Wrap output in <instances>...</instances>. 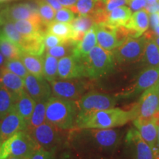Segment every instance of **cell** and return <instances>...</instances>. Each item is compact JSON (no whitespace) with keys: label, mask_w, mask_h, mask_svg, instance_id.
I'll return each instance as SVG.
<instances>
[{"label":"cell","mask_w":159,"mask_h":159,"mask_svg":"<svg viewBox=\"0 0 159 159\" xmlns=\"http://www.w3.org/2000/svg\"><path fill=\"white\" fill-rule=\"evenodd\" d=\"M136 118L134 105L129 110L112 108L89 113H78L75 126L80 129H108L127 124Z\"/></svg>","instance_id":"obj_1"},{"label":"cell","mask_w":159,"mask_h":159,"mask_svg":"<svg viewBox=\"0 0 159 159\" xmlns=\"http://www.w3.org/2000/svg\"><path fill=\"white\" fill-rule=\"evenodd\" d=\"M78 110L75 101L50 97L46 106V121L62 130L73 128Z\"/></svg>","instance_id":"obj_2"},{"label":"cell","mask_w":159,"mask_h":159,"mask_svg":"<svg viewBox=\"0 0 159 159\" xmlns=\"http://www.w3.org/2000/svg\"><path fill=\"white\" fill-rule=\"evenodd\" d=\"M84 68L85 77L99 79L111 74L114 68L113 53L96 45L86 56L80 58Z\"/></svg>","instance_id":"obj_3"},{"label":"cell","mask_w":159,"mask_h":159,"mask_svg":"<svg viewBox=\"0 0 159 159\" xmlns=\"http://www.w3.org/2000/svg\"><path fill=\"white\" fill-rule=\"evenodd\" d=\"M39 148L28 131H19L2 143L0 159H5L9 156L28 159Z\"/></svg>","instance_id":"obj_4"},{"label":"cell","mask_w":159,"mask_h":159,"mask_svg":"<svg viewBox=\"0 0 159 159\" xmlns=\"http://www.w3.org/2000/svg\"><path fill=\"white\" fill-rule=\"evenodd\" d=\"M148 39L144 36L128 38L124 43L113 50L114 60L119 63L139 61L143 57Z\"/></svg>","instance_id":"obj_5"},{"label":"cell","mask_w":159,"mask_h":159,"mask_svg":"<svg viewBox=\"0 0 159 159\" xmlns=\"http://www.w3.org/2000/svg\"><path fill=\"white\" fill-rule=\"evenodd\" d=\"M38 10L39 5L36 0L8 6L0 11V25H2L7 21L13 22L18 20L41 19Z\"/></svg>","instance_id":"obj_6"},{"label":"cell","mask_w":159,"mask_h":159,"mask_svg":"<svg viewBox=\"0 0 159 159\" xmlns=\"http://www.w3.org/2000/svg\"><path fill=\"white\" fill-rule=\"evenodd\" d=\"M78 113H89L114 108L116 97L109 94L90 91L80 97L77 102Z\"/></svg>","instance_id":"obj_7"},{"label":"cell","mask_w":159,"mask_h":159,"mask_svg":"<svg viewBox=\"0 0 159 159\" xmlns=\"http://www.w3.org/2000/svg\"><path fill=\"white\" fill-rule=\"evenodd\" d=\"M136 118L141 120L159 119V94L154 87L143 92L139 102L134 105Z\"/></svg>","instance_id":"obj_8"},{"label":"cell","mask_w":159,"mask_h":159,"mask_svg":"<svg viewBox=\"0 0 159 159\" xmlns=\"http://www.w3.org/2000/svg\"><path fill=\"white\" fill-rule=\"evenodd\" d=\"M53 96L77 102L86 90L84 82L77 79L54 80L50 83Z\"/></svg>","instance_id":"obj_9"},{"label":"cell","mask_w":159,"mask_h":159,"mask_svg":"<svg viewBox=\"0 0 159 159\" xmlns=\"http://www.w3.org/2000/svg\"><path fill=\"white\" fill-rule=\"evenodd\" d=\"M58 129L60 128L55 125L46 121L42 125L28 132L40 148L52 151L59 142Z\"/></svg>","instance_id":"obj_10"},{"label":"cell","mask_w":159,"mask_h":159,"mask_svg":"<svg viewBox=\"0 0 159 159\" xmlns=\"http://www.w3.org/2000/svg\"><path fill=\"white\" fill-rule=\"evenodd\" d=\"M24 80L25 91L34 99L35 102L47 101L50 98L51 86L44 77H37L29 73Z\"/></svg>","instance_id":"obj_11"},{"label":"cell","mask_w":159,"mask_h":159,"mask_svg":"<svg viewBox=\"0 0 159 159\" xmlns=\"http://www.w3.org/2000/svg\"><path fill=\"white\" fill-rule=\"evenodd\" d=\"M27 124L13 108L0 120V142L2 143L10 137L19 132L27 130Z\"/></svg>","instance_id":"obj_12"},{"label":"cell","mask_w":159,"mask_h":159,"mask_svg":"<svg viewBox=\"0 0 159 159\" xmlns=\"http://www.w3.org/2000/svg\"><path fill=\"white\" fill-rule=\"evenodd\" d=\"M57 77L61 80L85 77L84 68L81 59L77 58L72 55L60 58L57 65Z\"/></svg>","instance_id":"obj_13"},{"label":"cell","mask_w":159,"mask_h":159,"mask_svg":"<svg viewBox=\"0 0 159 159\" xmlns=\"http://www.w3.org/2000/svg\"><path fill=\"white\" fill-rule=\"evenodd\" d=\"M159 80V69L147 67L139 75L136 83L121 97H130L144 92L148 89L153 87Z\"/></svg>","instance_id":"obj_14"},{"label":"cell","mask_w":159,"mask_h":159,"mask_svg":"<svg viewBox=\"0 0 159 159\" xmlns=\"http://www.w3.org/2000/svg\"><path fill=\"white\" fill-rule=\"evenodd\" d=\"M116 27V26L109 25L106 22L95 24L97 44L105 50L112 52L119 47V43L115 35Z\"/></svg>","instance_id":"obj_15"},{"label":"cell","mask_w":159,"mask_h":159,"mask_svg":"<svg viewBox=\"0 0 159 159\" xmlns=\"http://www.w3.org/2000/svg\"><path fill=\"white\" fill-rule=\"evenodd\" d=\"M134 125L142 138L153 149L157 146L158 139V125L156 119L150 120H141L136 119L134 120Z\"/></svg>","instance_id":"obj_16"},{"label":"cell","mask_w":159,"mask_h":159,"mask_svg":"<svg viewBox=\"0 0 159 159\" xmlns=\"http://www.w3.org/2000/svg\"><path fill=\"white\" fill-rule=\"evenodd\" d=\"M16 28L24 37H32L44 35L47 33V25L41 19H23L13 21Z\"/></svg>","instance_id":"obj_17"},{"label":"cell","mask_w":159,"mask_h":159,"mask_svg":"<svg viewBox=\"0 0 159 159\" xmlns=\"http://www.w3.org/2000/svg\"><path fill=\"white\" fill-rule=\"evenodd\" d=\"M126 139L129 143L134 144L136 159H155L153 150L142 138L138 130L136 129H130Z\"/></svg>","instance_id":"obj_18"},{"label":"cell","mask_w":159,"mask_h":159,"mask_svg":"<svg viewBox=\"0 0 159 159\" xmlns=\"http://www.w3.org/2000/svg\"><path fill=\"white\" fill-rule=\"evenodd\" d=\"M1 85H3L5 89H7L13 95L16 99L20 94H21L25 90V80L14 73L10 71L5 67L1 68Z\"/></svg>","instance_id":"obj_19"},{"label":"cell","mask_w":159,"mask_h":159,"mask_svg":"<svg viewBox=\"0 0 159 159\" xmlns=\"http://www.w3.org/2000/svg\"><path fill=\"white\" fill-rule=\"evenodd\" d=\"M97 35L95 25L85 33L80 41L75 43L72 55L77 58H83L97 45Z\"/></svg>","instance_id":"obj_20"},{"label":"cell","mask_w":159,"mask_h":159,"mask_svg":"<svg viewBox=\"0 0 159 159\" xmlns=\"http://www.w3.org/2000/svg\"><path fill=\"white\" fill-rule=\"evenodd\" d=\"M35 104V101L27 94L25 90L15 99L14 108L27 124H28L31 118Z\"/></svg>","instance_id":"obj_21"},{"label":"cell","mask_w":159,"mask_h":159,"mask_svg":"<svg viewBox=\"0 0 159 159\" xmlns=\"http://www.w3.org/2000/svg\"><path fill=\"white\" fill-rule=\"evenodd\" d=\"M150 25V18L148 13L144 9L139 10L131 15L130 19L124 26L128 29L134 31L138 37L142 35L143 33L148 30Z\"/></svg>","instance_id":"obj_22"},{"label":"cell","mask_w":159,"mask_h":159,"mask_svg":"<svg viewBox=\"0 0 159 159\" xmlns=\"http://www.w3.org/2000/svg\"><path fill=\"white\" fill-rule=\"evenodd\" d=\"M91 134L97 144L102 148H111L118 142V134L111 129H93Z\"/></svg>","instance_id":"obj_23"},{"label":"cell","mask_w":159,"mask_h":159,"mask_svg":"<svg viewBox=\"0 0 159 159\" xmlns=\"http://www.w3.org/2000/svg\"><path fill=\"white\" fill-rule=\"evenodd\" d=\"M20 60L22 61L30 74L37 77L43 76V57L22 52Z\"/></svg>","instance_id":"obj_24"},{"label":"cell","mask_w":159,"mask_h":159,"mask_svg":"<svg viewBox=\"0 0 159 159\" xmlns=\"http://www.w3.org/2000/svg\"><path fill=\"white\" fill-rule=\"evenodd\" d=\"M44 35L24 37V40L20 47L25 52L36 55H42L45 51V45L43 41Z\"/></svg>","instance_id":"obj_25"},{"label":"cell","mask_w":159,"mask_h":159,"mask_svg":"<svg viewBox=\"0 0 159 159\" xmlns=\"http://www.w3.org/2000/svg\"><path fill=\"white\" fill-rule=\"evenodd\" d=\"M142 59L148 67L159 69V46L152 39L147 41Z\"/></svg>","instance_id":"obj_26"},{"label":"cell","mask_w":159,"mask_h":159,"mask_svg":"<svg viewBox=\"0 0 159 159\" xmlns=\"http://www.w3.org/2000/svg\"><path fill=\"white\" fill-rule=\"evenodd\" d=\"M22 52V49L19 45L0 33V52L6 59H20Z\"/></svg>","instance_id":"obj_27"},{"label":"cell","mask_w":159,"mask_h":159,"mask_svg":"<svg viewBox=\"0 0 159 159\" xmlns=\"http://www.w3.org/2000/svg\"><path fill=\"white\" fill-rule=\"evenodd\" d=\"M47 33L54 34L65 41H68L71 39L73 30L69 23L60 22L53 20L47 25Z\"/></svg>","instance_id":"obj_28"},{"label":"cell","mask_w":159,"mask_h":159,"mask_svg":"<svg viewBox=\"0 0 159 159\" xmlns=\"http://www.w3.org/2000/svg\"><path fill=\"white\" fill-rule=\"evenodd\" d=\"M43 76L49 83L56 80L58 61L56 57L46 53L43 57Z\"/></svg>","instance_id":"obj_29"},{"label":"cell","mask_w":159,"mask_h":159,"mask_svg":"<svg viewBox=\"0 0 159 159\" xmlns=\"http://www.w3.org/2000/svg\"><path fill=\"white\" fill-rule=\"evenodd\" d=\"M130 9L127 6H121L109 13L106 23L114 26L125 25L132 15Z\"/></svg>","instance_id":"obj_30"},{"label":"cell","mask_w":159,"mask_h":159,"mask_svg":"<svg viewBox=\"0 0 159 159\" xmlns=\"http://www.w3.org/2000/svg\"><path fill=\"white\" fill-rule=\"evenodd\" d=\"M47 101H41L35 104L34 111L28 124L27 131L34 129L46 122V106Z\"/></svg>","instance_id":"obj_31"},{"label":"cell","mask_w":159,"mask_h":159,"mask_svg":"<svg viewBox=\"0 0 159 159\" xmlns=\"http://www.w3.org/2000/svg\"><path fill=\"white\" fill-rule=\"evenodd\" d=\"M15 97L3 85H0V120L14 106Z\"/></svg>","instance_id":"obj_32"},{"label":"cell","mask_w":159,"mask_h":159,"mask_svg":"<svg viewBox=\"0 0 159 159\" xmlns=\"http://www.w3.org/2000/svg\"><path fill=\"white\" fill-rule=\"evenodd\" d=\"M69 24L75 33H86L95 25V22L91 16L86 15L75 18Z\"/></svg>","instance_id":"obj_33"},{"label":"cell","mask_w":159,"mask_h":159,"mask_svg":"<svg viewBox=\"0 0 159 159\" xmlns=\"http://www.w3.org/2000/svg\"><path fill=\"white\" fill-rule=\"evenodd\" d=\"M39 5V15L41 21L47 25L55 19V11L46 0H36Z\"/></svg>","instance_id":"obj_34"},{"label":"cell","mask_w":159,"mask_h":159,"mask_svg":"<svg viewBox=\"0 0 159 159\" xmlns=\"http://www.w3.org/2000/svg\"><path fill=\"white\" fill-rule=\"evenodd\" d=\"M98 0H77L75 5L71 7L74 13L79 16H90L94 11Z\"/></svg>","instance_id":"obj_35"},{"label":"cell","mask_w":159,"mask_h":159,"mask_svg":"<svg viewBox=\"0 0 159 159\" xmlns=\"http://www.w3.org/2000/svg\"><path fill=\"white\" fill-rule=\"evenodd\" d=\"M2 33L13 42L19 45V47L21 46L24 40L23 35L17 30L14 24L11 21H7V22L3 24Z\"/></svg>","instance_id":"obj_36"},{"label":"cell","mask_w":159,"mask_h":159,"mask_svg":"<svg viewBox=\"0 0 159 159\" xmlns=\"http://www.w3.org/2000/svg\"><path fill=\"white\" fill-rule=\"evenodd\" d=\"M5 67L10 71L14 73L23 79H25V77L29 74L27 69L20 59L7 60Z\"/></svg>","instance_id":"obj_37"},{"label":"cell","mask_w":159,"mask_h":159,"mask_svg":"<svg viewBox=\"0 0 159 159\" xmlns=\"http://www.w3.org/2000/svg\"><path fill=\"white\" fill-rule=\"evenodd\" d=\"M75 13L68 7H62L56 11L55 16V21L63 23H70L75 19Z\"/></svg>","instance_id":"obj_38"},{"label":"cell","mask_w":159,"mask_h":159,"mask_svg":"<svg viewBox=\"0 0 159 159\" xmlns=\"http://www.w3.org/2000/svg\"><path fill=\"white\" fill-rule=\"evenodd\" d=\"M43 41H44L45 49H48L52 48L54 47H56V46L63 44L66 41L61 39V38H59L58 36H57V35L54 34H52V33H46L44 37H43Z\"/></svg>","instance_id":"obj_39"},{"label":"cell","mask_w":159,"mask_h":159,"mask_svg":"<svg viewBox=\"0 0 159 159\" xmlns=\"http://www.w3.org/2000/svg\"><path fill=\"white\" fill-rule=\"evenodd\" d=\"M128 2V0H100L102 8L108 13L117 7L125 5Z\"/></svg>","instance_id":"obj_40"},{"label":"cell","mask_w":159,"mask_h":159,"mask_svg":"<svg viewBox=\"0 0 159 159\" xmlns=\"http://www.w3.org/2000/svg\"><path fill=\"white\" fill-rule=\"evenodd\" d=\"M28 159H53L52 151L39 148Z\"/></svg>","instance_id":"obj_41"},{"label":"cell","mask_w":159,"mask_h":159,"mask_svg":"<svg viewBox=\"0 0 159 159\" xmlns=\"http://www.w3.org/2000/svg\"><path fill=\"white\" fill-rule=\"evenodd\" d=\"M148 2L147 0H130L128 1L129 8L131 11L136 12L139 10L144 8Z\"/></svg>","instance_id":"obj_42"},{"label":"cell","mask_w":159,"mask_h":159,"mask_svg":"<svg viewBox=\"0 0 159 159\" xmlns=\"http://www.w3.org/2000/svg\"><path fill=\"white\" fill-rule=\"evenodd\" d=\"M150 25L152 30L154 28H156L157 26L159 25V13L156 12V13H151L150 16Z\"/></svg>","instance_id":"obj_43"},{"label":"cell","mask_w":159,"mask_h":159,"mask_svg":"<svg viewBox=\"0 0 159 159\" xmlns=\"http://www.w3.org/2000/svg\"><path fill=\"white\" fill-rule=\"evenodd\" d=\"M144 9L148 12V13H154L156 12H158V2L152 3H148L147 2L146 5L144 7Z\"/></svg>","instance_id":"obj_44"},{"label":"cell","mask_w":159,"mask_h":159,"mask_svg":"<svg viewBox=\"0 0 159 159\" xmlns=\"http://www.w3.org/2000/svg\"><path fill=\"white\" fill-rule=\"evenodd\" d=\"M57 1L59 2V3L61 4L63 7L71 8V7L75 5L77 0H57Z\"/></svg>","instance_id":"obj_45"},{"label":"cell","mask_w":159,"mask_h":159,"mask_svg":"<svg viewBox=\"0 0 159 159\" xmlns=\"http://www.w3.org/2000/svg\"><path fill=\"white\" fill-rule=\"evenodd\" d=\"M144 36L147 39H152L157 45L159 46V36H156L152 31H148V33H145Z\"/></svg>","instance_id":"obj_46"},{"label":"cell","mask_w":159,"mask_h":159,"mask_svg":"<svg viewBox=\"0 0 159 159\" xmlns=\"http://www.w3.org/2000/svg\"><path fill=\"white\" fill-rule=\"evenodd\" d=\"M46 1L52 7V8L54 9L55 11H58V10L61 9L63 7V6L59 3V2L57 1V0H46Z\"/></svg>","instance_id":"obj_47"},{"label":"cell","mask_w":159,"mask_h":159,"mask_svg":"<svg viewBox=\"0 0 159 159\" xmlns=\"http://www.w3.org/2000/svg\"><path fill=\"white\" fill-rule=\"evenodd\" d=\"M6 58L5 56L0 52V68H2V67H5V63H6Z\"/></svg>","instance_id":"obj_48"},{"label":"cell","mask_w":159,"mask_h":159,"mask_svg":"<svg viewBox=\"0 0 159 159\" xmlns=\"http://www.w3.org/2000/svg\"><path fill=\"white\" fill-rule=\"evenodd\" d=\"M152 31L153 32V33L155 35H157V36H159V25L157 26L156 28H154Z\"/></svg>","instance_id":"obj_49"},{"label":"cell","mask_w":159,"mask_h":159,"mask_svg":"<svg viewBox=\"0 0 159 159\" xmlns=\"http://www.w3.org/2000/svg\"><path fill=\"white\" fill-rule=\"evenodd\" d=\"M157 125H158V139H157V146L159 147V119H156Z\"/></svg>","instance_id":"obj_50"},{"label":"cell","mask_w":159,"mask_h":159,"mask_svg":"<svg viewBox=\"0 0 159 159\" xmlns=\"http://www.w3.org/2000/svg\"><path fill=\"white\" fill-rule=\"evenodd\" d=\"M153 87H154L155 89H156V90L157 91H158V93L159 94V80H158V82H157L156 84Z\"/></svg>","instance_id":"obj_51"},{"label":"cell","mask_w":159,"mask_h":159,"mask_svg":"<svg viewBox=\"0 0 159 159\" xmlns=\"http://www.w3.org/2000/svg\"><path fill=\"white\" fill-rule=\"evenodd\" d=\"M5 159H24V158H18V157H15V156H9V157H7V158H5Z\"/></svg>","instance_id":"obj_52"},{"label":"cell","mask_w":159,"mask_h":159,"mask_svg":"<svg viewBox=\"0 0 159 159\" xmlns=\"http://www.w3.org/2000/svg\"><path fill=\"white\" fill-rule=\"evenodd\" d=\"M158 0H147L148 3H152V2H158Z\"/></svg>","instance_id":"obj_53"},{"label":"cell","mask_w":159,"mask_h":159,"mask_svg":"<svg viewBox=\"0 0 159 159\" xmlns=\"http://www.w3.org/2000/svg\"><path fill=\"white\" fill-rule=\"evenodd\" d=\"M11 1V0H0V3H4V2H9Z\"/></svg>","instance_id":"obj_54"},{"label":"cell","mask_w":159,"mask_h":159,"mask_svg":"<svg viewBox=\"0 0 159 159\" xmlns=\"http://www.w3.org/2000/svg\"><path fill=\"white\" fill-rule=\"evenodd\" d=\"M1 81H2V70L0 68V85H1Z\"/></svg>","instance_id":"obj_55"},{"label":"cell","mask_w":159,"mask_h":159,"mask_svg":"<svg viewBox=\"0 0 159 159\" xmlns=\"http://www.w3.org/2000/svg\"><path fill=\"white\" fill-rule=\"evenodd\" d=\"M158 13H159V0L158 1Z\"/></svg>","instance_id":"obj_56"},{"label":"cell","mask_w":159,"mask_h":159,"mask_svg":"<svg viewBox=\"0 0 159 159\" xmlns=\"http://www.w3.org/2000/svg\"><path fill=\"white\" fill-rule=\"evenodd\" d=\"M1 144H2V142H0V147H1Z\"/></svg>","instance_id":"obj_57"}]
</instances>
